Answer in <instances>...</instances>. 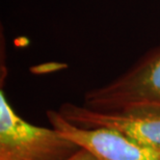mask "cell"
<instances>
[{
	"instance_id": "obj_1",
	"label": "cell",
	"mask_w": 160,
	"mask_h": 160,
	"mask_svg": "<svg viewBox=\"0 0 160 160\" xmlns=\"http://www.w3.org/2000/svg\"><path fill=\"white\" fill-rule=\"evenodd\" d=\"M80 149L54 128L22 119L0 92V160H68Z\"/></svg>"
},
{
	"instance_id": "obj_5",
	"label": "cell",
	"mask_w": 160,
	"mask_h": 160,
	"mask_svg": "<svg viewBox=\"0 0 160 160\" xmlns=\"http://www.w3.org/2000/svg\"><path fill=\"white\" fill-rule=\"evenodd\" d=\"M68 160H97L88 151L84 149H80L77 153H75L71 158Z\"/></svg>"
},
{
	"instance_id": "obj_3",
	"label": "cell",
	"mask_w": 160,
	"mask_h": 160,
	"mask_svg": "<svg viewBox=\"0 0 160 160\" xmlns=\"http://www.w3.org/2000/svg\"><path fill=\"white\" fill-rule=\"evenodd\" d=\"M58 113L82 128H108L147 146L160 148V104L139 103L113 111H96L83 105L63 103Z\"/></svg>"
},
{
	"instance_id": "obj_4",
	"label": "cell",
	"mask_w": 160,
	"mask_h": 160,
	"mask_svg": "<svg viewBox=\"0 0 160 160\" xmlns=\"http://www.w3.org/2000/svg\"><path fill=\"white\" fill-rule=\"evenodd\" d=\"M51 126L88 151L97 160H160V148L147 146L108 128H82L69 123L57 110H48Z\"/></svg>"
},
{
	"instance_id": "obj_2",
	"label": "cell",
	"mask_w": 160,
	"mask_h": 160,
	"mask_svg": "<svg viewBox=\"0 0 160 160\" xmlns=\"http://www.w3.org/2000/svg\"><path fill=\"white\" fill-rule=\"evenodd\" d=\"M139 103L160 104V46L148 51L111 82L86 92L83 100V106L96 111H113Z\"/></svg>"
}]
</instances>
